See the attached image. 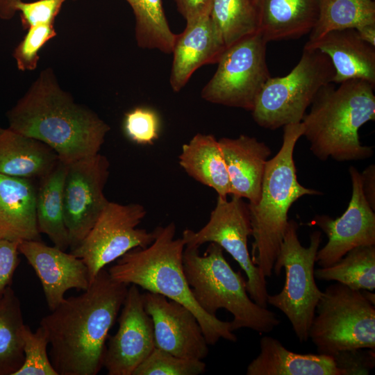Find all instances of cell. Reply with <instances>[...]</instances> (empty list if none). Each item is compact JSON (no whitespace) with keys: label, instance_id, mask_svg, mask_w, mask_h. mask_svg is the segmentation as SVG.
I'll return each mask as SVG.
<instances>
[{"label":"cell","instance_id":"cell-27","mask_svg":"<svg viewBox=\"0 0 375 375\" xmlns=\"http://www.w3.org/2000/svg\"><path fill=\"white\" fill-rule=\"evenodd\" d=\"M21 303L8 287L0 296V375H14L24 360Z\"/></svg>","mask_w":375,"mask_h":375},{"label":"cell","instance_id":"cell-16","mask_svg":"<svg viewBox=\"0 0 375 375\" xmlns=\"http://www.w3.org/2000/svg\"><path fill=\"white\" fill-rule=\"evenodd\" d=\"M153 322L155 347L180 358L203 360L208 344L195 315L185 306L151 292L142 294Z\"/></svg>","mask_w":375,"mask_h":375},{"label":"cell","instance_id":"cell-15","mask_svg":"<svg viewBox=\"0 0 375 375\" xmlns=\"http://www.w3.org/2000/svg\"><path fill=\"white\" fill-rule=\"evenodd\" d=\"M116 333L109 337L103 367L108 375H133L155 348L153 322L137 285L128 288Z\"/></svg>","mask_w":375,"mask_h":375},{"label":"cell","instance_id":"cell-2","mask_svg":"<svg viewBox=\"0 0 375 375\" xmlns=\"http://www.w3.org/2000/svg\"><path fill=\"white\" fill-rule=\"evenodd\" d=\"M6 117L8 128L42 142L67 164L98 153L110 130L60 88L51 68L40 73Z\"/></svg>","mask_w":375,"mask_h":375},{"label":"cell","instance_id":"cell-3","mask_svg":"<svg viewBox=\"0 0 375 375\" xmlns=\"http://www.w3.org/2000/svg\"><path fill=\"white\" fill-rule=\"evenodd\" d=\"M156 228V236L150 245L131 249L108 269L111 278L185 306L197 317L208 345H215L220 339L236 342L231 322L209 315L194 299L183 269L185 244L181 238H175V224L170 222Z\"/></svg>","mask_w":375,"mask_h":375},{"label":"cell","instance_id":"cell-33","mask_svg":"<svg viewBox=\"0 0 375 375\" xmlns=\"http://www.w3.org/2000/svg\"><path fill=\"white\" fill-rule=\"evenodd\" d=\"M206 369L202 360L177 357L155 347L133 375H199L205 373Z\"/></svg>","mask_w":375,"mask_h":375},{"label":"cell","instance_id":"cell-25","mask_svg":"<svg viewBox=\"0 0 375 375\" xmlns=\"http://www.w3.org/2000/svg\"><path fill=\"white\" fill-rule=\"evenodd\" d=\"M178 163L188 175L212 188L217 197L231 195V185L219 141L211 134L197 133L182 146Z\"/></svg>","mask_w":375,"mask_h":375},{"label":"cell","instance_id":"cell-7","mask_svg":"<svg viewBox=\"0 0 375 375\" xmlns=\"http://www.w3.org/2000/svg\"><path fill=\"white\" fill-rule=\"evenodd\" d=\"M318 353L333 356L356 349H375V305L362 290L330 285L319 300L308 331Z\"/></svg>","mask_w":375,"mask_h":375},{"label":"cell","instance_id":"cell-30","mask_svg":"<svg viewBox=\"0 0 375 375\" xmlns=\"http://www.w3.org/2000/svg\"><path fill=\"white\" fill-rule=\"evenodd\" d=\"M135 18V40L142 49L172 53L176 35L169 26L162 0H126Z\"/></svg>","mask_w":375,"mask_h":375},{"label":"cell","instance_id":"cell-10","mask_svg":"<svg viewBox=\"0 0 375 375\" xmlns=\"http://www.w3.org/2000/svg\"><path fill=\"white\" fill-rule=\"evenodd\" d=\"M267 42L259 33L228 47L217 69L203 88L201 97L210 103L251 111L271 77L266 60Z\"/></svg>","mask_w":375,"mask_h":375},{"label":"cell","instance_id":"cell-12","mask_svg":"<svg viewBox=\"0 0 375 375\" xmlns=\"http://www.w3.org/2000/svg\"><path fill=\"white\" fill-rule=\"evenodd\" d=\"M146 214V208L140 203H108L82 242L71 251L86 265L90 283L109 263L154 241L156 228L148 231L137 228Z\"/></svg>","mask_w":375,"mask_h":375},{"label":"cell","instance_id":"cell-23","mask_svg":"<svg viewBox=\"0 0 375 375\" xmlns=\"http://www.w3.org/2000/svg\"><path fill=\"white\" fill-rule=\"evenodd\" d=\"M57 153L42 142L0 128V174L34 180L44 177L59 161Z\"/></svg>","mask_w":375,"mask_h":375},{"label":"cell","instance_id":"cell-42","mask_svg":"<svg viewBox=\"0 0 375 375\" xmlns=\"http://www.w3.org/2000/svg\"><path fill=\"white\" fill-rule=\"evenodd\" d=\"M356 31L362 40L375 47V24L365 26Z\"/></svg>","mask_w":375,"mask_h":375},{"label":"cell","instance_id":"cell-5","mask_svg":"<svg viewBox=\"0 0 375 375\" xmlns=\"http://www.w3.org/2000/svg\"><path fill=\"white\" fill-rule=\"evenodd\" d=\"M302 135L301 122L283 126L281 147L266 165L259 201L247 203L253 239L250 255L265 278L273 274L292 205L303 196L322 194L297 180L293 155Z\"/></svg>","mask_w":375,"mask_h":375},{"label":"cell","instance_id":"cell-13","mask_svg":"<svg viewBox=\"0 0 375 375\" xmlns=\"http://www.w3.org/2000/svg\"><path fill=\"white\" fill-rule=\"evenodd\" d=\"M109 167L99 153L67 164L62 199L70 251L82 242L109 202L103 192Z\"/></svg>","mask_w":375,"mask_h":375},{"label":"cell","instance_id":"cell-39","mask_svg":"<svg viewBox=\"0 0 375 375\" xmlns=\"http://www.w3.org/2000/svg\"><path fill=\"white\" fill-rule=\"evenodd\" d=\"M186 23L210 14L212 0H174Z\"/></svg>","mask_w":375,"mask_h":375},{"label":"cell","instance_id":"cell-38","mask_svg":"<svg viewBox=\"0 0 375 375\" xmlns=\"http://www.w3.org/2000/svg\"><path fill=\"white\" fill-rule=\"evenodd\" d=\"M19 243L0 238V296L10 286L15 272L20 262Z\"/></svg>","mask_w":375,"mask_h":375},{"label":"cell","instance_id":"cell-18","mask_svg":"<svg viewBox=\"0 0 375 375\" xmlns=\"http://www.w3.org/2000/svg\"><path fill=\"white\" fill-rule=\"evenodd\" d=\"M226 49L209 14L186 23L184 31L176 35L172 53L169 83L173 91L179 92L198 68L217 63Z\"/></svg>","mask_w":375,"mask_h":375},{"label":"cell","instance_id":"cell-40","mask_svg":"<svg viewBox=\"0 0 375 375\" xmlns=\"http://www.w3.org/2000/svg\"><path fill=\"white\" fill-rule=\"evenodd\" d=\"M362 177V188L364 196L371 206L375 210V166L370 165L360 173Z\"/></svg>","mask_w":375,"mask_h":375},{"label":"cell","instance_id":"cell-6","mask_svg":"<svg viewBox=\"0 0 375 375\" xmlns=\"http://www.w3.org/2000/svg\"><path fill=\"white\" fill-rule=\"evenodd\" d=\"M183 264L197 303L212 316H217L220 308L231 313L233 331L246 328L267 333L280 324L274 312L251 299L247 290V279L241 270H233L217 244L210 242L203 255L199 247L185 246Z\"/></svg>","mask_w":375,"mask_h":375},{"label":"cell","instance_id":"cell-8","mask_svg":"<svg viewBox=\"0 0 375 375\" xmlns=\"http://www.w3.org/2000/svg\"><path fill=\"white\" fill-rule=\"evenodd\" d=\"M335 69L317 49H303L297 65L286 76L270 77L251 110L260 127L275 130L300 123L319 91L333 83Z\"/></svg>","mask_w":375,"mask_h":375},{"label":"cell","instance_id":"cell-32","mask_svg":"<svg viewBox=\"0 0 375 375\" xmlns=\"http://www.w3.org/2000/svg\"><path fill=\"white\" fill-rule=\"evenodd\" d=\"M24 360L14 375H58L47 354L49 337L40 326L35 332L24 325L22 332Z\"/></svg>","mask_w":375,"mask_h":375},{"label":"cell","instance_id":"cell-17","mask_svg":"<svg viewBox=\"0 0 375 375\" xmlns=\"http://www.w3.org/2000/svg\"><path fill=\"white\" fill-rule=\"evenodd\" d=\"M18 249L39 278L51 311L63 301L67 290L85 291L88 288V267L72 253L48 246L41 240L22 241Z\"/></svg>","mask_w":375,"mask_h":375},{"label":"cell","instance_id":"cell-19","mask_svg":"<svg viewBox=\"0 0 375 375\" xmlns=\"http://www.w3.org/2000/svg\"><path fill=\"white\" fill-rule=\"evenodd\" d=\"M228 172L231 195L245 198L249 204L259 201L270 148L254 137L218 140Z\"/></svg>","mask_w":375,"mask_h":375},{"label":"cell","instance_id":"cell-41","mask_svg":"<svg viewBox=\"0 0 375 375\" xmlns=\"http://www.w3.org/2000/svg\"><path fill=\"white\" fill-rule=\"evenodd\" d=\"M19 0H0V19L10 20L17 13L15 5Z\"/></svg>","mask_w":375,"mask_h":375},{"label":"cell","instance_id":"cell-36","mask_svg":"<svg viewBox=\"0 0 375 375\" xmlns=\"http://www.w3.org/2000/svg\"><path fill=\"white\" fill-rule=\"evenodd\" d=\"M66 0H37L25 2L19 0L15 5L17 12H19L22 26L28 29L37 24H54Z\"/></svg>","mask_w":375,"mask_h":375},{"label":"cell","instance_id":"cell-1","mask_svg":"<svg viewBox=\"0 0 375 375\" xmlns=\"http://www.w3.org/2000/svg\"><path fill=\"white\" fill-rule=\"evenodd\" d=\"M128 285L101 269L88 288L65 298L40 322L47 333L58 375H96L103 367L108 333L124 302Z\"/></svg>","mask_w":375,"mask_h":375},{"label":"cell","instance_id":"cell-11","mask_svg":"<svg viewBox=\"0 0 375 375\" xmlns=\"http://www.w3.org/2000/svg\"><path fill=\"white\" fill-rule=\"evenodd\" d=\"M231 197L230 200L217 197L208 222L197 231L185 229L181 238L185 246L200 247L207 242L219 245L245 273L247 290L251 299L267 308L266 278L252 262L247 247L248 238L252 233L248 204L242 198Z\"/></svg>","mask_w":375,"mask_h":375},{"label":"cell","instance_id":"cell-20","mask_svg":"<svg viewBox=\"0 0 375 375\" xmlns=\"http://www.w3.org/2000/svg\"><path fill=\"white\" fill-rule=\"evenodd\" d=\"M304 49L326 54L335 69L333 83L360 79L375 85V47L362 40L353 28L331 31Z\"/></svg>","mask_w":375,"mask_h":375},{"label":"cell","instance_id":"cell-31","mask_svg":"<svg viewBox=\"0 0 375 375\" xmlns=\"http://www.w3.org/2000/svg\"><path fill=\"white\" fill-rule=\"evenodd\" d=\"M209 15L226 48L258 32L257 0H212Z\"/></svg>","mask_w":375,"mask_h":375},{"label":"cell","instance_id":"cell-9","mask_svg":"<svg viewBox=\"0 0 375 375\" xmlns=\"http://www.w3.org/2000/svg\"><path fill=\"white\" fill-rule=\"evenodd\" d=\"M298 228L295 220H288L273 269L278 276L285 269V284L280 292L268 294L267 303L285 314L299 341L303 342L309 339V328L323 293L314 274L322 232L310 233L309 246L305 247L298 238Z\"/></svg>","mask_w":375,"mask_h":375},{"label":"cell","instance_id":"cell-35","mask_svg":"<svg viewBox=\"0 0 375 375\" xmlns=\"http://www.w3.org/2000/svg\"><path fill=\"white\" fill-rule=\"evenodd\" d=\"M159 119L148 108L137 107L125 115L124 131L127 138L140 144H152L159 136Z\"/></svg>","mask_w":375,"mask_h":375},{"label":"cell","instance_id":"cell-14","mask_svg":"<svg viewBox=\"0 0 375 375\" xmlns=\"http://www.w3.org/2000/svg\"><path fill=\"white\" fill-rule=\"evenodd\" d=\"M349 172L352 193L345 212L335 219L316 215L307 224L319 226L328 238L316 256V263L321 267L332 265L356 247L375 245L374 210L364 196L360 173L354 167H350Z\"/></svg>","mask_w":375,"mask_h":375},{"label":"cell","instance_id":"cell-37","mask_svg":"<svg viewBox=\"0 0 375 375\" xmlns=\"http://www.w3.org/2000/svg\"><path fill=\"white\" fill-rule=\"evenodd\" d=\"M342 375L369 374L375 365V349H356L332 356Z\"/></svg>","mask_w":375,"mask_h":375},{"label":"cell","instance_id":"cell-24","mask_svg":"<svg viewBox=\"0 0 375 375\" xmlns=\"http://www.w3.org/2000/svg\"><path fill=\"white\" fill-rule=\"evenodd\" d=\"M319 3L320 0H257L258 32L267 42L301 38L314 27Z\"/></svg>","mask_w":375,"mask_h":375},{"label":"cell","instance_id":"cell-4","mask_svg":"<svg viewBox=\"0 0 375 375\" xmlns=\"http://www.w3.org/2000/svg\"><path fill=\"white\" fill-rule=\"evenodd\" d=\"M323 87L303 116V135L312 153L320 160L331 158L339 162L362 160L372 157V147L362 145L361 126L375 119L374 85L360 79Z\"/></svg>","mask_w":375,"mask_h":375},{"label":"cell","instance_id":"cell-28","mask_svg":"<svg viewBox=\"0 0 375 375\" xmlns=\"http://www.w3.org/2000/svg\"><path fill=\"white\" fill-rule=\"evenodd\" d=\"M369 24H375L373 0H320L318 17L306 44L333 31L358 30Z\"/></svg>","mask_w":375,"mask_h":375},{"label":"cell","instance_id":"cell-29","mask_svg":"<svg viewBox=\"0 0 375 375\" xmlns=\"http://www.w3.org/2000/svg\"><path fill=\"white\" fill-rule=\"evenodd\" d=\"M315 278L335 281L351 289H375V245L356 247L331 266L315 270Z\"/></svg>","mask_w":375,"mask_h":375},{"label":"cell","instance_id":"cell-21","mask_svg":"<svg viewBox=\"0 0 375 375\" xmlns=\"http://www.w3.org/2000/svg\"><path fill=\"white\" fill-rule=\"evenodd\" d=\"M33 180L0 174V238L41 240Z\"/></svg>","mask_w":375,"mask_h":375},{"label":"cell","instance_id":"cell-34","mask_svg":"<svg viewBox=\"0 0 375 375\" xmlns=\"http://www.w3.org/2000/svg\"><path fill=\"white\" fill-rule=\"evenodd\" d=\"M56 35L54 24L30 26L22 40L13 51V57L20 71H33L38 64V53L43 46Z\"/></svg>","mask_w":375,"mask_h":375},{"label":"cell","instance_id":"cell-26","mask_svg":"<svg viewBox=\"0 0 375 375\" xmlns=\"http://www.w3.org/2000/svg\"><path fill=\"white\" fill-rule=\"evenodd\" d=\"M67 167V164L59 160L52 171L40 179L35 203L40 233L47 235L54 246L63 251L69 248L62 199Z\"/></svg>","mask_w":375,"mask_h":375},{"label":"cell","instance_id":"cell-22","mask_svg":"<svg viewBox=\"0 0 375 375\" xmlns=\"http://www.w3.org/2000/svg\"><path fill=\"white\" fill-rule=\"evenodd\" d=\"M247 375H342L331 356L301 354L286 349L277 339L260 340V353L248 365Z\"/></svg>","mask_w":375,"mask_h":375}]
</instances>
